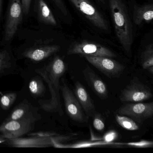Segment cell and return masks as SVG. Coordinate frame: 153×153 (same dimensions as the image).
Here are the masks:
<instances>
[{
  "mask_svg": "<svg viewBox=\"0 0 153 153\" xmlns=\"http://www.w3.org/2000/svg\"><path fill=\"white\" fill-rule=\"evenodd\" d=\"M117 114L131 118L137 123H141L153 115V102H128L121 106Z\"/></svg>",
  "mask_w": 153,
  "mask_h": 153,
  "instance_id": "cell-4",
  "label": "cell"
},
{
  "mask_svg": "<svg viewBox=\"0 0 153 153\" xmlns=\"http://www.w3.org/2000/svg\"><path fill=\"white\" fill-rule=\"evenodd\" d=\"M82 73L84 79L89 87L99 98L102 99L108 98L107 86L91 68L87 66L83 70Z\"/></svg>",
  "mask_w": 153,
  "mask_h": 153,
  "instance_id": "cell-10",
  "label": "cell"
},
{
  "mask_svg": "<svg viewBox=\"0 0 153 153\" xmlns=\"http://www.w3.org/2000/svg\"><path fill=\"white\" fill-rule=\"evenodd\" d=\"M126 144L130 146L138 148L151 147L153 146V141L146 140H141L139 142H129Z\"/></svg>",
  "mask_w": 153,
  "mask_h": 153,
  "instance_id": "cell-21",
  "label": "cell"
},
{
  "mask_svg": "<svg viewBox=\"0 0 153 153\" xmlns=\"http://www.w3.org/2000/svg\"><path fill=\"white\" fill-rule=\"evenodd\" d=\"M12 96H13L9 95L3 96L1 98V105L4 107H8L12 102V101L15 99V96L12 97Z\"/></svg>",
  "mask_w": 153,
  "mask_h": 153,
  "instance_id": "cell-22",
  "label": "cell"
},
{
  "mask_svg": "<svg viewBox=\"0 0 153 153\" xmlns=\"http://www.w3.org/2000/svg\"><path fill=\"white\" fill-rule=\"evenodd\" d=\"M153 96L151 89L134 77L121 91L120 100L123 102H139L149 100Z\"/></svg>",
  "mask_w": 153,
  "mask_h": 153,
  "instance_id": "cell-2",
  "label": "cell"
},
{
  "mask_svg": "<svg viewBox=\"0 0 153 153\" xmlns=\"http://www.w3.org/2000/svg\"><path fill=\"white\" fill-rule=\"evenodd\" d=\"M115 120L121 127L128 130L136 131L140 128L137 123L128 116L117 114L115 115Z\"/></svg>",
  "mask_w": 153,
  "mask_h": 153,
  "instance_id": "cell-17",
  "label": "cell"
},
{
  "mask_svg": "<svg viewBox=\"0 0 153 153\" xmlns=\"http://www.w3.org/2000/svg\"><path fill=\"white\" fill-rule=\"evenodd\" d=\"M1 142H2V141L1 140H0V143H1Z\"/></svg>",
  "mask_w": 153,
  "mask_h": 153,
  "instance_id": "cell-29",
  "label": "cell"
},
{
  "mask_svg": "<svg viewBox=\"0 0 153 153\" xmlns=\"http://www.w3.org/2000/svg\"><path fill=\"white\" fill-rule=\"evenodd\" d=\"M23 15L21 0H10L4 34L5 41H10L14 37L22 21Z\"/></svg>",
  "mask_w": 153,
  "mask_h": 153,
  "instance_id": "cell-7",
  "label": "cell"
},
{
  "mask_svg": "<svg viewBox=\"0 0 153 153\" xmlns=\"http://www.w3.org/2000/svg\"><path fill=\"white\" fill-rule=\"evenodd\" d=\"M116 36L126 53L133 43L132 25L123 0H108Z\"/></svg>",
  "mask_w": 153,
  "mask_h": 153,
  "instance_id": "cell-1",
  "label": "cell"
},
{
  "mask_svg": "<svg viewBox=\"0 0 153 153\" xmlns=\"http://www.w3.org/2000/svg\"><path fill=\"white\" fill-rule=\"evenodd\" d=\"M25 112V109L21 108H18L13 112L10 117V120H17L21 119L24 116Z\"/></svg>",
  "mask_w": 153,
  "mask_h": 153,
  "instance_id": "cell-23",
  "label": "cell"
},
{
  "mask_svg": "<svg viewBox=\"0 0 153 153\" xmlns=\"http://www.w3.org/2000/svg\"><path fill=\"white\" fill-rule=\"evenodd\" d=\"M84 57L91 65L109 78H119L125 68L124 65L111 58L89 56Z\"/></svg>",
  "mask_w": 153,
  "mask_h": 153,
  "instance_id": "cell-5",
  "label": "cell"
},
{
  "mask_svg": "<svg viewBox=\"0 0 153 153\" xmlns=\"http://www.w3.org/2000/svg\"><path fill=\"white\" fill-rule=\"evenodd\" d=\"M23 13L25 16L28 15L31 7L32 0H21Z\"/></svg>",
  "mask_w": 153,
  "mask_h": 153,
  "instance_id": "cell-26",
  "label": "cell"
},
{
  "mask_svg": "<svg viewBox=\"0 0 153 153\" xmlns=\"http://www.w3.org/2000/svg\"><path fill=\"white\" fill-rule=\"evenodd\" d=\"M100 1H101V2H102V3H104L105 0H100Z\"/></svg>",
  "mask_w": 153,
  "mask_h": 153,
  "instance_id": "cell-28",
  "label": "cell"
},
{
  "mask_svg": "<svg viewBox=\"0 0 153 153\" xmlns=\"http://www.w3.org/2000/svg\"><path fill=\"white\" fill-rule=\"evenodd\" d=\"M118 134L114 131H110L104 136L103 139L105 142H111L117 138Z\"/></svg>",
  "mask_w": 153,
  "mask_h": 153,
  "instance_id": "cell-24",
  "label": "cell"
},
{
  "mask_svg": "<svg viewBox=\"0 0 153 153\" xmlns=\"http://www.w3.org/2000/svg\"><path fill=\"white\" fill-rule=\"evenodd\" d=\"M60 47L57 45H40L27 50L23 55L34 61L43 60L59 51Z\"/></svg>",
  "mask_w": 153,
  "mask_h": 153,
  "instance_id": "cell-13",
  "label": "cell"
},
{
  "mask_svg": "<svg viewBox=\"0 0 153 153\" xmlns=\"http://www.w3.org/2000/svg\"><path fill=\"white\" fill-rule=\"evenodd\" d=\"M71 2L91 23L99 29L108 30L106 20L88 0H70Z\"/></svg>",
  "mask_w": 153,
  "mask_h": 153,
  "instance_id": "cell-9",
  "label": "cell"
},
{
  "mask_svg": "<svg viewBox=\"0 0 153 153\" xmlns=\"http://www.w3.org/2000/svg\"><path fill=\"white\" fill-rule=\"evenodd\" d=\"M43 136L33 138H12L11 143L18 147H43L54 146L59 142L73 139L71 136Z\"/></svg>",
  "mask_w": 153,
  "mask_h": 153,
  "instance_id": "cell-8",
  "label": "cell"
},
{
  "mask_svg": "<svg viewBox=\"0 0 153 153\" xmlns=\"http://www.w3.org/2000/svg\"><path fill=\"white\" fill-rule=\"evenodd\" d=\"M12 66V59L9 53L4 49H0V75L4 73Z\"/></svg>",
  "mask_w": 153,
  "mask_h": 153,
  "instance_id": "cell-18",
  "label": "cell"
},
{
  "mask_svg": "<svg viewBox=\"0 0 153 153\" xmlns=\"http://www.w3.org/2000/svg\"><path fill=\"white\" fill-rule=\"evenodd\" d=\"M52 1H53L56 7L59 8L62 14H64V15H67L68 11L62 0H52Z\"/></svg>",
  "mask_w": 153,
  "mask_h": 153,
  "instance_id": "cell-25",
  "label": "cell"
},
{
  "mask_svg": "<svg viewBox=\"0 0 153 153\" xmlns=\"http://www.w3.org/2000/svg\"><path fill=\"white\" fill-rule=\"evenodd\" d=\"M2 0H0V19L1 18V12H2Z\"/></svg>",
  "mask_w": 153,
  "mask_h": 153,
  "instance_id": "cell-27",
  "label": "cell"
},
{
  "mask_svg": "<svg viewBox=\"0 0 153 153\" xmlns=\"http://www.w3.org/2000/svg\"><path fill=\"white\" fill-rule=\"evenodd\" d=\"M93 117V125L94 128L98 131H103L105 128V124L102 115L96 112L94 114Z\"/></svg>",
  "mask_w": 153,
  "mask_h": 153,
  "instance_id": "cell-19",
  "label": "cell"
},
{
  "mask_svg": "<svg viewBox=\"0 0 153 153\" xmlns=\"http://www.w3.org/2000/svg\"><path fill=\"white\" fill-rule=\"evenodd\" d=\"M68 54L111 58L116 57L115 53L106 47L98 44L86 41L78 42L71 45L68 50Z\"/></svg>",
  "mask_w": 153,
  "mask_h": 153,
  "instance_id": "cell-6",
  "label": "cell"
},
{
  "mask_svg": "<svg viewBox=\"0 0 153 153\" xmlns=\"http://www.w3.org/2000/svg\"><path fill=\"white\" fill-rule=\"evenodd\" d=\"M140 64L143 69L153 74V45H149L145 47L140 57Z\"/></svg>",
  "mask_w": 153,
  "mask_h": 153,
  "instance_id": "cell-16",
  "label": "cell"
},
{
  "mask_svg": "<svg viewBox=\"0 0 153 153\" xmlns=\"http://www.w3.org/2000/svg\"><path fill=\"white\" fill-rule=\"evenodd\" d=\"M61 81L60 89L61 90L67 114L71 119L77 122H87L88 118L84 113L81 105L66 80L62 78Z\"/></svg>",
  "mask_w": 153,
  "mask_h": 153,
  "instance_id": "cell-3",
  "label": "cell"
},
{
  "mask_svg": "<svg viewBox=\"0 0 153 153\" xmlns=\"http://www.w3.org/2000/svg\"><path fill=\"white\" fill-rule=\"evenodd\" d=\"M20 119L9 121L0 127V131L3 133L5 137L11 139L25 134L30 130L31 120Z\"/></svg>",
  "mask_w": 153,
  "mask_h": 153,
  "instance_id": "cell-11",
  "label": "cell"
},
{
  "mask_svg": "<svg viewBox=\"0 0 153 153\" xmlns=\"http://www.w3.org/2000/svg\"><path fill=\"white\" fill-rule=\"evenodd\" d=\"M153 19V4H148L141 7L134 6L133 20L136 25H140L143 21L150 22Z\"/></svg>",
  "mask_w": 153,
  "mask_h": 153,
  "instance_id": "cell-15",
  "label": "cell"
},
{
  "mask_svg": "<svg viewBox=\"0 0 153 153\" xmlns=\"http://www.w3.org/2000/svg\"><path fill=\"white\" fill-rule=\"evenodd\" d=\"M29 88L32 94L38 95L40 94L41 90H43V85H41L40 82L34 79L29 83Z\"/></svg>",
  "mask_w": 153,
  "mask_h": 153,
  "instance_id": "cell-20",
  "label": "cell"
},
{
  "mask_svg": "<svg viewBox=\"0 0 153 153\" xmlns=\"http://www.w3.org/2000/svg\"><path fill=\"white\" fill-rule=\"evenodd\" d=\"M35 2L36 13L40 21L45 25H57V21L44 0H35Z\"/></svg>",
  "mask_w": 153,
  "mask_h": 153,
  "instance_id": "cell-14",
  "label": "cell"
},
{
  "mask_svg": "<svg viewBox=\"0 0 153 153\" xmlns=\"http://www.w3.org/2000/svg\"><path fill=\"white\" fill-rule=\"evenodd\" d=\"M75 95L88 118L97 112L94 102L85 87L79 81L75 83Z\"/></svg>",
  "mask_w": 153,
  "mask_h": 153,
  "instance_id": "cell-12",
  "label": "cell"
}]
</instances>
